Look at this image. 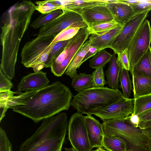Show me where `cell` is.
<instances>
[{
	"label": "cell",
	"instance_id": "cell-17",
	"mask_svg": "<svg viewBox=\"0 0 151 151\" xmlns=\"http://www.w3.org/2000/svg\"><path fill=\"white\" fill-rule=\"evenodd\" d=\"M106 6L111 12L114 20L119 23L124 24L133 16L131 6L119 0L107 4Z\"/></svg>",
	"mask_w": 151,
	"mask_h": 151
},
{
	"label": "cell",
	"instance_id": "cell-40",
	"mask_svg": "<svg viewBox=\"0 0 151 151\" xmlns=\"http://www.w3.org/2000/svg\"><path fill=\"white\" fill-rule=\"evenodd\" d=\"M139 127L142 129L146 134L151 138V119L140 121Z\"/></svg>",
	"mask_w": 151,
	"mask_h": 151
},
{
	"label": "cell",
	"instance_id": "cell-16",
	"mask_svg": "<svg viewBox=\"0 0 151 151\" xmlns=\"http://www.w3.org/2000/svg\"><path fill=\"white\" fill-rule=\"evenodd\" d=\"M84 119L88 138L91 147L93 148L102 147L104 136L103 124L91 115H87L84 116Z\"/></svg>",
	"mask_w": 151,
	"mask_h": 151
},
{
	"label": "cell",
	"instance_id": "cell-8",
	"mask_svg": "<svg viewBox=\"0 0 151 151\" xmlns=\"http://www.w3.org/2000/svg\"><path fill=\"white\" fill-rule=\"evenodd\" d=\"M151 42V27L149 21L146 19L127 48L131 73L134 65L150 47Z\"/></svg>",
	"mask_w": 151,
	"mask_h": 151
},
{
	"label": "cell",
	"instance_id": "cell-36",
	"mask_svg": "<svg viewBox=\"0 0 151 151\" xmlns=\"http://www.w3.org/2000/svg\"><path fill=\"white\" fill-rule=\"evenodd\" d=\"M0 151H12V144L5 131L0 127Z\"/></svg>",
	"mask_w": 151,
	"mask_h": 151
},
{
	"label": "cell",
	"instance_id": "cell-6",
	"mask_svg": "<svg viewBox=\"0 0 151 151\" xmlns=\"http://www.w3.org/2000/svg\"><path fill=\"white\" fill-rule=\"evenodd\" d=\"M56 36H37L27 42L22 48L21 63L27 68L38 72L46 68L49 54L53 45H50Z\"/></svg>",
	"mask_w": 151,
	"mask_h": 151
},
{
	"label": "cell",
	"instance_id": "cell-29",
	"mask_svg": "<svg viewBox=\"0 0 151 151\" xmlns=\"http://www.w3.org/2000/svg\"><path fill=\"white\" fill-rule=\"evenodd\" d=\"M70 40L58 42L52 45L47 58L46 68H50L52 62L63 51Z\"/></svg>",
	"mask_w": 151,
	"mask_h": 151
},
{
	"label": "cell",
	"instance_id": "cell-9",
	"mask_svg": "<svg viewBox=\"0 0 151 151\" xmlns=\"http://www.w3.org/2000/svg\"><path fill=\"white\" fill-rule=\"evenodd\" d=\"M87 27L81 15L72 11H65L52 21L41 27L38 35L56 36L68 28L81 29Z\"/></svg>",
	"mask_w": 151,
	"mask_h": 151
},
{
	"label": "cell",
	"instance_id": "cell-5",
	"mask_svg": "<svg viewBox=\"0 0 151 151\" xmlns=\"http://www.w3.org/2000/svg\"><path fill=\"white\" fill-rule=\"evenodd\" d=\"M104 135H115L125 143L127 151H151V138L139 127L135 128L119 119L105 120Z\"/></svg>",
	"mask_w": 151,
	"mask_h": 151
},
{
	"label": "cell",
	"instance_id": "cell-26",
	"mask_svg": "<svg viewBox=\"0 0 151 151\" xmlns=\"http://www.w3.org/2000/svg\"><path fill=\"white\" fill-rule=\"evenodd\" d=\"M63 13L61 9H58L48 13L42 14L32 22L30 26L34 29L42 27L52 21Z\"/></svg>",
	"mask_w": 151,
	"mask_h": 151
},
{
	"label": "cell",
	"instance_id": "cell-21",
	"mask_svg": "<svg viewBox=\"0 0 151 151\" xmlns=\"http://www.w3.org/2000/svg\"><path fill=\"white\" fill-rule=\"evenodd\" d=\"M91 46L89 40L86 41L81 47L69 65L65 73L71 78L77 76V69L79 68L81 63L85 55Z\"/></svg>",
	"mask_w": 151,
	"mask_h": 151
},
{
	"label": "cell",
	"instance_id": "cell-39",
	"mask_svg": "<svg viewBox=\"0 0 151 151\" xmlns=\"http://www.w3.org/2000/svg\"><path fill=\"white\" fill-rule=\"evenodd\" d=\"M140 121L138 115L134 114L133 113L131 114V115L129 116L125 121L135 128L139 127Z\"/></svg>",
	"mask_w": 151,
	"mask_h": 151
},
{
	"label": "cell",
	"instance_id": "cell-7",
	"mask_svg": "<svg viewBox=\"0 0 151 151\" xmlns=\"http://www.w3.org/2000/svg\"><path fill=\"white\" fill-rule=\"evenodd\" d=\"M68 130V139L76 151H92L82 114L77 112L72 115Z\"/></svg>",
	"mask_w": 151,
	"mask_h": 151
},
{
	"label": "cell",
	"instance_id": "cell-3",
	"mask_svg": "<svg viewBox=\"0 0 151 151\" xmlns=\"http://www.w3.org/2000/svg\"><path fill=\"white\" fill-rule=\"evenodd\" d=\"M42 120L34 133L21 144L19 151H62L68 128L67 114L60 112Z\"/></svg>",
	"mask_w": 151,
	"mask_h": 151
},
{
	"label": "cell",
	"instance_id": "cell-37",
	"mask_svg": "<svg viewBox=\"0 0 151 151\" xmlns=\"http://www.w3.org/2000/svg\"><path fill=\"white\" fill-rule=\"evenodd\" d=\"M117 62L121 69L130 71V65L128 58L127 49L117 54Z\"/></svg>",
	"mask_w": 151,
	"mask_h": 151
},
{
	"label": "cell",
	"instance_id": "cell-28",
	"mask_svg": "<svg viewBox=\"0 0 151 151\" xmlns=\"http://www.w3.org/2000/svg\"><path fill=\"white\" fill-rule=\"evenodd\" d=\"M134 99V114H138L151 108V94Z\"/></svg>",
	"mask_w": 151,
	"mask_h": 151
},
{
	"label": "cell",
	"instance_id": "cell-10",
	"mask_svg": "<svg viewBox=\"0 0 151 151\" xmlns=\"http://www.w3.org/2000/svg\"><path fill=\"white\" fill-rule=\"evenodd\" d=\"M150 11L147 10L133 16L124 24L111 47L115 54L122 52L127 49L138 29L146 20Z\"/></svg>",
	"mask_w": 151,
	"mask_h": 151
},
{
	"label": "cell",
	"instance_id": "cell-34",
	"mask_svg": "<svg viewBox=\"0 0 151 151\" xmlns=\"http://www.w3.org/2000/svg\"><path fill=\"white\" fill-rule=\"evenodd\" d=\"M103 67L96 70L92 72L93 88L104 87L107 83L104 79V74Z\"/></svg>",
	"mask_w": 151,
	"mask_h": 151
},
{
	"label": "cell",
	"instance_id": "cell-14",
	"mask_svg": "<svg viewBox=\"0 0 151 151\" xmlns=\"http://www.w3.org/2000/svg\"><path fill=\"white\" fill-rule=\"evenodd\" d=\"M52 3L61 6L63 12L72 11L80 15L84 12L95 6L106 5L105 0H50Z\"/></svg>",
	"mask_w": 151,
	"mask_h": 151
},
{
	"label": "cell",
	"instance_id": "cell-43",
	"mask_svg": "<svg viewBox=\"0 0 151 151\" xmlns=\"http://www.w3.org/2000/svg\"><path fill=\"white\" fill-rule=\"evenodd\" d=\"M65 151H76V150L73 148H67L65 147Z\"/></svg>",
	"mask_w": 151,
	"mask_h": 151
},
{
	"label": "cell",
	"instance_id": "cell-33",
	"mask_svg": "<svg viewBox=\"0 0 151 151\" xmlns=\"http://www.w3.org/2000/svg\"><path fill=\"white\" fill-rule=\"evenodd\" d=\"M80 29L76 27L68 28L64 29L55 36L50 45H52L58 42L71 39L78 32Z\"/></svg>",
	"mask_w": 151,
	"mask_h": 151
},
{
	"label": "cell",
	"instance_id": "cell-11",
	"mask_svg": "<svg viewBox=\"0 0 151 151\" xmlns=\"http://www.w3.org/2000/svg\"><path fill=\"white\" fill-rule=\"evenodd\" d=\"M134 99L122 96L117 101L97 112L94 115L103 121L119 119L125 121L130 114L133 113Z\"/></svg>",
	"mask_w": 151,
	"mask_h": 151
},
{
	"label": "cell",
	"instance_id": "cell-12",
	"mask_svg": "<svg viewBox=\"0 0 151 151\" xmlns=\"http://www.w3.org/2000/svg\"><path fill=\"white\" fill-rule=\"evenodd\" d=\"M87 27L80 29L78 32L69 42L70 49L67 58L52 72L57 77L62 76L79 49L84 43L90 35Z\"/></svg>",
	"mask_w": 151,
	"mask_h": 151
},
{
	"label": "cell",
	"instance_id": "cell-30",
	"mask_svg": "<svg viewBox=\"0 0 151 151\" xmlns=\"http://www.w3.org/2000/svg\"><path fill=\"white\" fill-rule=\"evenodd\" d=\"M119 0L131 6L133 16L147 10H151V0Z\"/></svg>",
	"mask_w": 151,
	"mask_h": 151
},
{
	"label": "cell",
	"instance_id": "cell-41",
	"mask_svg": "<svg viewBox=\"0 0 151 151\" xmlns=\"http://www.w3.org/2000/svg\"><path fill=\"white\" fill-rule=\"evenodd\" d=\"M99 51L96 48L91 46L81 61V65L88 59L93 56Z\"/></svg>",
	"mask_w": 151,
	"mask_h": 151
},
{
	"label": "cell",
	"instance_id": "cell-20",
	"mask_svg": "<svg viewBox=\"0 0 151 151\" xmlns=\"http://www.w3.org/2000/svg\"><path fill=\"white\" fill-rule=\"evenodd\" d=\"M115 54L114 53L110 61L108 68L105 73L107 83L109 88L118 89L119 87V76L121 68L117 62Z\"/></svg>",
	"mask_w": 151,
	"mask_h": 151
},
{
	"label": "cell",
	"instance_id": "cell-23",
	"mask_svg": "<svg viewBox=\"0 0 151 151\" xmlns=\"http://www.w3.org/2000/svg\"><path fill=\"white\" fill-rule=\"evenodd\" d=\"M92 74L86 73H80L72 78L71 86L74 90L79 93L93 88Z\"/></svg>",
	"mask_w": 151,
	"mask_h": 151
},
{
	"label": "cell",
	"instance_id": "cell-44",
	"mask_svg": "<svg viewBox=\"0 0 151 151\" xmlns=\"http://www.w3.org/2000/svg\"><path fill=\"white\" fill-rule=\"evenodd\" d=\"M93 151H107V150H106L103 149V147H99L97 148V149Z\"/></svg>",
	"mask_w": 151,
	"mask_h": 151
},
{
	"label": "cell",
	"instance_id": "cell-31",
	"mask_svg": "<svg viewBox=\"0 0 151 151\" xmlns=\"http://www.w3.org/2000/svg\"><path fill=\"white\" fill-rule=\"evenodd\" d=\"M129 71L121 69L119 76L121 86L122 90L123 96L129 98L132 90L131 81L130 79Z\"/></svg>",
	"mask_w": 151,
	"mask_h": 151
},
{
	"label": "cell",
	"instance_id": "cell-24",
	"mask_svg": "<svg viewBox=\"0 0 151 151\" xmlns=\"http://www.w3.org/2000/svg\"><path fill=\"white\" fill-rule=\"evenodd\" d=\"M102 147L108 151H127L125 142L121 138L114 135H104Z\"/></svg>",
	"mask_w": 151,
	"mask_h": 151
},
{
	"label": "cell",
	"instance_id": "cell-15",
	"mask_svg": "<svg viewBox=\"0 0 151 151\" xmlns=\"http://www.w3.org/2000/svg\"><path fill=\"white\" fill-rule=\"evenodd\" d=\"M81 16L88 28L114 20L106 5L95 6L83 12Z\"/></svg>",
	"mask_w": 151,
	"mask_h": 151
},
{
	"label": "cell",
	"instance_id": "cell-4",
	"mask_svg": "<svg viewBox=\"0 0 151 151\" xmlns=\"http://www.w3.org/2000/svg\"><path fill=\"white\" fill-rule=\"evenodd\" d=\"M122 96L123 94L118 89L92 88L73 96L71 105L78 112L91 115L117 101Z\"/></svg>",
	"mask_w": 151,
	"mask_h": 151
},
{
	"label": "cell",
	"instance_id": "cell-13",
	"mask_svg": "<svg viewBox=\"0 0 151 151\" xmlns=\"http://www.w3.org/2000/svg\"><path fill=\"white\" fill-rule=\"evenodd\" d=\"M46 75V72L40 70L24 76L18 85V91L26 92L38 90L47 86L50 81Z\"/></svg>",
	"mask_w": 151,
	"mask_h": 151
},
{
	"label": "cell",
	"instance_id": "cell-42",
	"mask_svg": "<svg viewBox=\"0 0 151 151\" xmlns=\"http://www.w3.org/2000/svg\"><path fill=\"white\" fill-rule=\"evenodd\" d=\"M140 121H145L151 119V108L138 114Z\"/></svg>",
	"mask_w": 151,
	"mask_h": 151
},
{
	"label": "cell",
	"instance_id": "cell-27",
	"mask_svg": "<svg viewBox=\"0 0 151 151\" xmlns=\"http://www.w3.org/2000/svg\"><path fill=\"white\" fill-rule=\"evenodd\" d=\"M124 24H122L114 20L97 24L88 28L90 35H103L115 28Z\"/></svg>",
	"mask_w": 151,
	"mask_h": 151
},
{
	"label": "cell",
	"instance_id": "cell-19",
	"mask_svg": "<svg viewBox=\"0 0 151 151\" xmlns=\"http://www.w3.org/2000/svg\"><path fill=\"white\" fill-rule=\"evenodd\" d=\"M134 99L151 94V77L132 74Z\"/></svg>",
	"mask_w": 151,
	"mask_h": 151
},
{
	"label": "cell",
	"instance_id": "cell-32",
	"mask_svg": "<svg viewBox=\"0 0 151 151\" xmlns=\"http://www.w3.org/2000/svg\"><path fill=\"white\" fill-rule=\"evenodd\" d=\"M35 3L37 4L36 10L42 14H47L58 9H62L61 6L52 2L50 0L37 1Z\"/></svg>",
	"mask_w": 151,
	"mask_h": 151
},
{
	"label": "cell",
	"instance_id": "cell-38",
	"mask_svg": "<svg viewBox=\"0 0 151 151\" xmlns=\"http://www.w3.org/2000/svg\"><path fill=\"white\" fill-rule=\"evenodd\" d=\"M13 86L11 80L0 68V91H10Z\"/></svg>",
	"mask_w": 151,
	"mask_h": 151
},
{
	"label": "cell",
	"instance_id": "cell-25",
	"mask_svg": "<svg viewBox=\"0 0 151 151\" xmlns=\"http://www.w3.org/2000/svg\"><path fill=\"white\" fill-rule=\"evenodd\" d=\"M112 57L105 49L99 51L89 61L90 67L96 69L101 67L104 68L106 64L110 61Z\"/></svg>",
	"mask_w": 151,
	"mask_h": 151
},
{
	"label": "cell",
	"instance_id": "cell-22",
	"mask_svg": "<svg viewBox=\"0 0 151 151\" xmlns=\"http://www.w3.org/2000/svg\"><path fill=\"white\" fill-rule=\"evenodd\" d=\"M132 74L151 77V47L142 56L133 68Z\"/></svg>",
	"mask_w": 151,
	"mask_h": 151
},
{
	"label": "cell",
	"instance_id": "cell-35",
	"mask_svg": "<svg viewBox=\"0 0 151 151\" xmlns=\"http://www.w3.org/2000/svg\"><path fill=\"white\" fill-rule=\"evenodd\" d=\"M12 91H0V122L5 115L9 107L7 105L8 98Z\"/></svg>",
	"mask_w": 151,
	"mask_h": 151
},
{
	"label": "cell",
	"instance_id": "cell-2",
	"mask_svg": "<svg viewBox=\"0 0 151 151\" xmlns=\"http://www.w3.org/2000/svg\"><path fill=\"white\" fill-rule=\"evenodd\" d=\"M36 8V6L30 1L24 0L15 4L8 11V21L1 27L2 51L0 68L11 80L15 76L20 42Z\"/></svg>",
	"mask_w": 151,
	"mask_h": 151
},
{
	"label": "cell",
	"instance_id": "cell-1",
	"mask_svg": "<svg viewBox=\"0 0 151 151\" xmlns=\"http://www.w3.org/2000/svg\"><path fill=\"white\" fill-rule=\"evenodd\" d=\"M72 97L69 88L57 81L38 90L12 91L7 105L14 112L37 123L68 110Z\"/></svg>",
	"mask_w": 151,
	"mask_h": 151
},
{
	"label": "cell",
	"instance_id": "cell-18",
	"mask_svg": "<svg viewBox=\"0 0 151 151\" xmlns=\"http://www.w3.org/2000/svg\"><path fill=\"white\" fill-rule=\"evenodd\" d=\"M124 25L119 26L101 35H91L89 37L91 46L99 51L106 48H111L114 41L121 32Z\"/></svg>",
	"mask_w": 151,
	"mask_h": 151
}]
</instances>
